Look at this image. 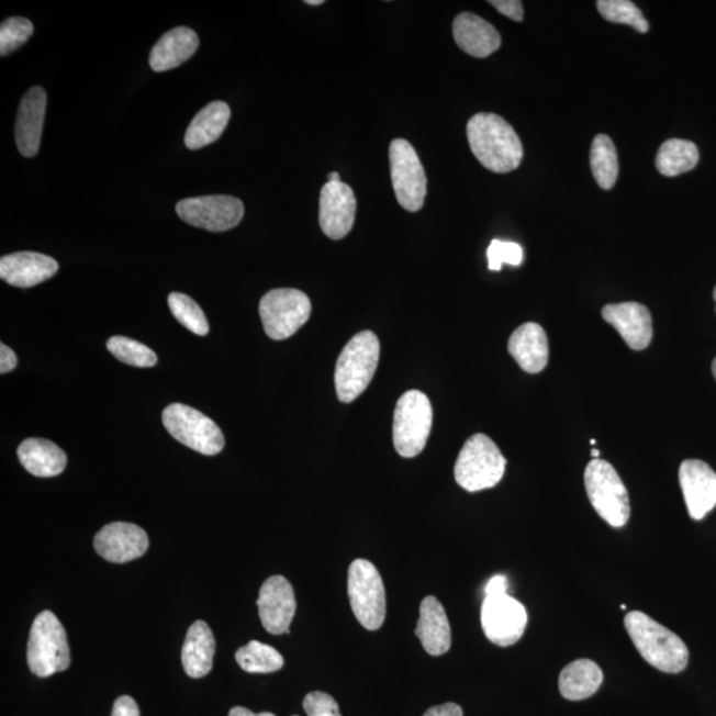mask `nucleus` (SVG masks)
Returning a JSON list of instances; mask_svg holds the SVG:
<instances>
[{
	"mask_svg": "<svg viewBox=\"0 0 716 716\" xmlns=\"http://www.w3.org/2000/svg\"><path fill=\"white\" fill-rule=\"evenodd\" d=\"M472 155L485 169L510 172L519 168L523 145L513 126L494 113H478L468 124Z\"/></svg>",
	"mask_w": 716,
	"mask_h": 716,
	"instance_id": "obj_1",
	"label": "nucleus"
},
{
	"mask_svg": "<svg viewBox=\"0 0 716 716\" xmlns=\"http://www.w3.org/2000/svg\"><path fill=\"white\" fill-rule=\"evenodd\" d=\"M624 624L638 653L651 667L668 674H678L686 669L689 649L675 633L642 612H629Z\"/></svg>",
	"mask_w": 716,
	"mask_h": 716,
	"instance_id": "obj_2",
	"label": "nucleus"
},
{
	"mask_svg": "<svg viewBox=\"0 0 716 716\" xmlns=\"http://www.w3.org/2000/svg\"><path fill=\"white\" fill-rule=\"evenodd\" d=\"M380 361V342L370 331L350 338L338 357L335 370L337 398L345 404L357 400L372 381Z\"/></svg>",
	"mask_w": 716,
	"mask_h": 716,
	"instance_id": "obj_3",
	"label": "nucleus"
},
{
	"mask_svg": "<svg viewBox=\"0 0 716 716\" xmlns=\"http://www.w3.org/2000/svg\"><path fill=\"white\" fill-rule=\"evenodd\" d=\"M506 465L507 460L494 440L484 434H476L460 450L454 477L466 491L488 490L502 481Z\"/></svg>",
	"mask_w": 716,
	"mask_h": 716,
	"instance_id": "obj_4",
	"label": "nucleus"
},
{
	"mask_svg": "<svg viewBox=\"0 0 716 716\" xmlns=\"http://www.w3.org/2000/svg\"><path fill=\"white\" fill-rule=\"evenodd\" d=\"M588 497L596 513L609 526L625 527L630 517V501L623 479L609 462L593 459L584 474Z\"/></svg>",
	"mask_w": 716,
	"mask_h": 716,
	"instance_id": "obj_5",
	"label": "nucleus"
},
{
	"mask_svg": "<svg viewBox=\"0 0 716 716\" xmlns=\"http://www.w3.org/2000/svg\"><path fill=\"white\" fill-rule=\"evenodd\" d=\"M27 661L32 673L41 678L69 668L67 633L53 612L44 611L34 619L30 631Z\"/></svg>",
	"mask_w": 716,
	"mask_h": 716,
	"instance_id": "obj_6",
	"label": "nucleus"
},
{
	"mask_svg": "<svg viewBox=\"0 0 716 716\" xmlns=\"http://www.w3.org/2000/svg\"><path fill=\"white\" fill-rule=\"evenodd\" d=\"M348 596L357 622L368 630L380 629L387 616V594L379 569L372 562L363 559L351 562Z\"/></svg>",
	"mask_w": 716,
	"mask_h": 716,
	"instance_id": "obj_7",
	"label": "nucleus"
},
{
	"mask_svg": "<svg viewBox=\"0 0 716 716\" xmlns=\"http://www.w3.org/2000/svg\"><path fill=\"white\" fill-rule=\"evenodd\" d=\"M433 426L430 400L419 390L406 392L398 402L393 421L395 450L404 458H414L424 451Z\"/></svg>",
	"mask_w": 716,
	"mask_h": 716,
	"instance_id": "obj_8",
	"label": "nucleus"
},
{
	"mask_svg": "<svg viewBox=\"0 0 716 716\" xmlns=\"http://www.w3.org/2000/svg\"><path fill=\"white\" fill-rule=\"evenodd\" d=\"M163 424L170 436L203 456H216L225 447L219 425L195 409L171 404L163 413Z\"/></svg>",
	"mask_w": 716,
	"mask_h": 716,
	"instance_id": "obj_9",
	"label": "nucleus"
},
{
	"mask_svg": "<svg viewBox=\"0 0 716 716\" xmlns=\"http://www.w3.org/2000/svg\"><path fill=\"white\" fill-rule=\"evenodd\" d=\"M312 304L304 292L279 289L267 292L260 300L259 313L268 337L286 340L309 322Z\"/></svg>",
	"mask_w": 716,
	"mask_h": 716,
	"instance_id": "obj_10",
	"label": "nucleus"
},
{
	"mask_svg": "<svg viewBox=\"0 0 716 716\" xmlns=\"http://www.w3.org/2000/svg\"><path fill=\"white\" fill-rule=\"evenodd\" d=\"M390 176L402 208L415 213L424 206L427 178L417 152L406 139L392 141L389 148Z\"/></svg>",
	"mask_w": 716,
	"mask_h": 716,
	"instance_id": "obj_11",
	"label": "nucleus"
},
{
	"mask_svg": "<svg viewBox=\"0 0 716 716\" xmlns=\"http://www.w3.org/2000/svg\"><path fill=\"white\" fill-rule=\"evenodd\" d=\"M179 219L189 225L208 232H228L239 225L245 206L232 195H206L188 198L177 203Z\"/></svg>",
	"mask_w": 716,
	"mask_h": 716,
	"instance_id": "obj_12",
	"label": "nucleus"
},
{
	"mask_svg": "<svg viewBox=\"0 0 716 716\" xmlns=\"http://www.w3.org/2000/svg\"><path fill=\"white\" fill-rule=\"evenodd\" d=\"M481 619L485 637L502 648L519 641L528 624L526 607L507 593L485 597Z\"/></svg>",
	"mask_w": 716,
	"mask_h": 716,
	"instance_id": "obj_13",
	"label": "nucleus"
},
{
	"mask_svg": "<svg viewBox=\"0 0 716 716\" xmlns=\"http://www.w3.org/2000/svg\"><path fill=\"white\" fill-rule=\"evenodd\" d=\"M355 191L344 182H327L320 193L318 221L328 238L340 240L355 225Z\"/></svg>",
	"mask_w": 716,
	"mask_h": 716,
	"instance_id": "obj_14",
	"label": "nucleus"
},
{
	"mask_svg": "<svg viewBox=\"0 0 716 716\" xmlns=\"http://www.w3.org/2000/svg\"><path fill=\"white\" fill-rule=\"evenodd\" d=\"M259 617L265 629L271 635H289L297 612L295 592L289 580L272 577L265 581L257 601Z\"/></svg>",
	"mask_w": 716,
	"mask_h": 716,
	"instance_id": "obj_15",
	"label": "nucleus"
},
{
	"mask_svg": "<svg viewBox=\"0 0 716 716\" xmlns=\"http://www.w3.org/2000/svg\"><path fill=\"white\" fill-rule=\"evenodd\" d=\"M93 546L102 559L124 564L144 556L148 551L149 539L136 524L116 522L99 530Z\"/></svg>",
	"mask_w": 716,
	"mask_h": 716,
	"instance_id": "obj_16",
	"label": "nucleus"
},
{
	"mask_svg": "<svg viewBox=\"0 0 716 716\" xmlns=\"http://www.w3.org/2000/svg\"><path fill=\"white\" fill-rule=\"evenodd\" d=\"M680 483L689 515L702 521L716 506V474L706 462L687 459L680 468Z\"/></svg>",
	"mask_w": 716,
	"mask_h": 716,
	"instance_id": "obj_17",
	"label": "nucleus"
},
{
	"mask_svg": "<svg viewBox=\"0 0 716 716\" xmlns=\"http://www.w3.org/2000/svg\"><path fill=\"white\" fill-rule=\"evenodd\" d=\"M628 347L633 350L647 349L653 338V318L648 306L636 302L607 304L601 311Z\"/></svg>",
	"mask_w": 716,
	"mask_h": 716,
	"instance_id": "obj_18",
	"label": "nucleus"
},
{
	"mask_svg": "<svg viewBox=\"0 0 716 716\" xmlns=\"http://www.w3.org/2000/svg\"><path fill=\"white\" fill-rule=\"evenodd\" d=\"M47 93L41 87L31 88L19 105L15 139L23 157H35L41 148Z\"/></svg>",
	"mask_w": 716,
	"mask_h": 716,
	"instance_id": "obj_19",
	"label": "nucleus"
},
{
	"mask_svg": "<svg viewBox=\"0 0 716 716\" xmlns=\"http://www.w3.org/2000/svg\"><path fill=\"white\" fill-rule=\"evenodd\" d=\"M59 271V264L40 253H15L0 259V278L18 289L42 284Z\"/></svg>",
	"mask_w": 716,
	"mask_h": 716,
	"instance_id": "obj_20",
	"label": "nucleus"
},
{
	"mask_svg": "<svg viewBox=\"0 0 716 716\" xmlns=\"http://www.w3.org/2000/svg\"><path fill=\"white\" fill-rule=\"evenodd\" d=\"M452 34L458 47L478 59L496 53L502 44V37L494 25L471 12H463L456 18Z\"/></svg>",
	"mask_w": 716,
	"mask_h": 716,
	"instance_id": "obj_21",
	"label": "nucleus"
},
{
	"mask_svg": "<svg viewBox=\"0 0 716 716\" xmlns=\"http://www.w3.org/2000/svg\"><path fill=\"white\" fill-rule=\"evenodd\" d=\"M415 636L428 655L444 656L451 648V629L445 607L434 596H427L419 606V618Z\"/></svg>",
	"mask_w": 716,
	"mask_h": 716,
	"instance_id": "obj_22",
	"label": "nucleus"
},
{
	"mask_svg": "<svg viewBox=\"0 0 716 716\" xmlns=\"http://www.w3.org/2000/svg\"><path fill=\"white\" fill-rule=\"evenodd\" d=\"M508 351L524 372L540 373L547 367L549 358L546 331L536 323L521 325L510 337Z\"/></svg>",
	"mask_w": 716,
	"mask_h": 716,
	"instance_id": "obj_23",
	"label": "nucleus"
},
{
	"mask_svg": "<svg viewBox=\"0 0 716 716\" xmlns=\"http://www.w3.org/2000/svg\"><path fill=\"white\" fill-rule=\"evenodd\" d=\"M200 47L195 31L189 27H177L165 34L152 48L149 63L156 72L175 69L188 61Z\"/></svg>",
	"mask_w": 716,
	"mask_h": 716,
	"instance_id": "obj_24",
	"label": "nucleus"
},
{
	"mask_svg": "<svg viewBox=\"0 0 716 716\" xmlns=\"http://www.w3.org/2000/svg\"><path fill=\"white\" fill-rule=\"evenodd\" d=\"M18 458L30 474L40 478L60 476L67 466V456L48 439L30 438L18 449Z\"/></svg>",
	"mask_w": 716,
	"mask_h": 716,
	"instance_id": "obj_25",
	"label": "nucleus"
},
{
	"mask_svg": "<svg viewBox=\"0 0 716 716\" xmlns=\"http://www.w3.org/2000/svg\"><path fill=\"white\" fill-rule=\"evenodd\" d=\"M215 638L210 626L197 622L190 626L182 648V664L190 678H202L213 669Z\"/></svg>",
	"mask_w": 716,
	"mask_h": 716,
	"instance_id": "obj_26",
	"label": "nucleus"
},
{
	"mask_svg": "<svg viewBox=\"0 0 716 716\" xmlns=\"http://www.w3.org/2000/svg\"><path fill=\"white\" fill-rule=\"evenodd\" d=\"M230 119H232V110L226 102H210L191 121L184 134V144L189 149L197 150L215 143L225 132Z\"/></svg>",
	"mask_w": 716,
	"mask_h": 716,
	"instance_id": "obj_27",
	"label": "nucleus"
},
{
	"mask_svg": "<svg viewBox=\"0 0 716 716\" xmlns=\"http://www.w3.org/2000/svg\"><path fill=\"white\" fill-rule=\"evenodd\" d=\"M604 673L592 660L573 661L562 669L559 678L560 694L568 701H584L603 685Z\"/></svg>",
	"mask_w": 716,
	"mask_h": 716,
	"instance_id": "obj_28",
	"label": "nucleus"
},
{
	"mask_svg": "<svg viewBox=\"0 0 716 716\" xmlns=\"http://www.w3.org/2000/svg\"><path fill=\"white\" fill-rule=\"evenodd\" d=\"M700 161V150L692 141L668 139L657 153L656 166L662 176L676 177L693 170Z\"/></svg>",
	"mask_w": 716,
	"mask_h": 716,
	"instance_id": "obj_29",
	"label": "nucleus"
},
{
	"mask_svg": "<svg viewBox=\"0 0 716 716\" xmlns=\"http://www.w3.org/2000/svg\"><path fill=\"white\" fill-rule=\"evenodd\" d=\"M591 169L598 187L611 190L618 177V158L615 144L606 134H598L591 146Z\"/></svg>",
	"mask_w": 716,
	"mask_h": 716,
	"instance_id": "obj_30",
	"label": "nucleus"
},
{
	"mask_svg": "<svg viewBox=\"0 0 716 716\" xmlns=\"http://www.w3.org/2000/svg\"><path fill=\"white\" fill-rule=\"evenodd\" d=\"M239 667L251 674H267L284 667V658L270 645L251 641L236 651Z\"/></svg>",
	"mask_w": 716,
	"mask_h": 716,
	"instance_id": "obj_31",
	"label": "nucleus"
},
{
	"mask_svg": "<svg viewBox=\"0 0 716 716\" xmlns=\"http://www.w3.org/2000/svg\"><path fill=\"white\" fill-rule=\"evenodd\" d=\"M169 309L179 323L198 336H206L210 327L200 305L184 293L172 292L168 298Z\"/></svg>",
	"mask_w": 716,
	"mask_h": 716,
	"instance_id": "obj_32",
	"label": "nucleus"
},
{
	"mask_svg": "<svg viewBox=\"0 0 716 716\" xmlns=\"http://www.w3.org/2000/svg\"><path fill=\"white\" fill-rule=\"evenodd\" d=\"M107 348L118 360L127 363V366L152 368L157 363L155 351L130 337H111L107 343Z\"/></svg>",
	"mask_w": 716,
	"mask_h": 716,
	"instance_id": "obj_33",
	"label": "nucleus"
},
{
	"mask_svg": "<svg viewBox=\"0 0 716 716\" xmlns=\"http://www.w3.org/2000/svg\"><path fill=\"white\" fill-rule=\"evenodd\" d=\"M597 10L607 22L628 24L641 34L649 31L642 11L630 0H598Z\"/></svg>",
	"mask_w": 716,
	"mask_h": 716,
	"instance_id": "obj_34",
	"label": "nucleus"
},
{
	"mask_svg": "<svg viewBox=\"0 0 716 716\" xmlns=\"http://www.w3.org/2000/svg\"><path fill=\"white\" fill-rule=\"evenodd\" d=\"M34 34V25L29 19L14 16L5 19L0 25V55L8 56L15 53Z\"/></svg>",
	"mask_w": 716,
	"mask_h": 716,
	"instance_id": "obj_35",
	"label": "nucleus"
},
{
	"mask_svg": "<svg viewBox=\"0 0 716 716\" xmlns=\"http://www.w3.org/2000/svg\"><path fill=\"white\" fill-rule=\"evenodd\" d=\"M489 268L491 271H501L502 266H521L523 261V248L514 242L494 239L488 249Z\"/></svg>",
	"mask_w": 716,
	"mask_h": 716,
	"instance_id": "obj_36",
	"label": "nucleus"
},
{
	"mask_svg": "<svg viewBox=\"0 0 716 716\" xmlns=\"http://www.w3.org/2000/svg\"><path fill=\"white\" fill-rule=\"evenodd\" d=\"M303 707L309 716H343L337 702L323 692H312L306 695Z\"/></svg>",
	"mask_w": 716,
	"mask_h": 716,
	"instance_id": "obj_37",
	"label": "nucleus"
},
{
	"mask_svg": "<svg viewBox=\"0 0 716 716\" xmlns=\"http://www.w3.org/2000/svg\"><path fill=\"white\" fill-rule=\"evenodd\" d=\"M489 3L494 5L501 14L513 19L515 22H522L524 19V9L521 0H491Z\"/></svg>",
	"mask_w": 716,
	"mask_h": 716,
	"instance_id": "obj_38",
	"label": "nucleus"
},
{
	"mask_svg": "<svg viewBox=\"0 0 716 716\" xmlns=\"http://www.w3.org/2000/svg\"><path fill=\"white\" fill-rule=\"evenodd\" d=\"M112 716H141L136 701L127 695L120 696V698L114 702Z\"/></svg>",
	"mask_w": 716,
	"mask_h": 716,
	"instance_id": "obj_39",
	"label": "nucleus"
},
{
	"mask_svg": "<svg viewBox=\"0 0 716 716\" xmlns=\"http://www.w3.org/2000/svg\"><path fill=\"white\" fill-rule=\"evenodd\" d=\"M18 366V357L15 351L10 349L8 345L0 344V373H10Z\"/></svg>",
	"mask_w": 716,
	"mask_h": 716,
	"instance_id": "obj_40",
	"label": "nucleus"
},
{
	"mask_svg": "<svg viewBox=\"0 0 716 716\" xmlns=\"http://www.w3.org/2000/svg\"><path fill=\"white\" fill-rule=\"evenodd\" d=\"M424 716H463V709L457 703L449 702L428 708Z\"/></svg>",
	"mask_w": 716,
	"mask_h": 716,
	"instance_id": "obj_41",
	"label": "nucleus"
},
{
	"mask_svg": "<svg viewBox=\"0 0 716 716\" xmlns=\"http://www.w3.org/2000/svg\"><path fill=\"white\" fill-rule=\"evenodd\" d=\"M507 590H508L507 578L502 577V574H497V577L492 578L489 581L488 586H485L484 593H485V597L499 596V594H506Z\"/></svg>",
	"mask_w": 716,
	"mask_h": 716,
	"instance_id": "obj_42",
	"label": "nucleus"
},
{
	"mask_svg": "<svg viewBox=\"0 0 716 716\" xmlns=\"http://www.w3.org/2000/svg\"><path fill=\"white\" fill-rule=\"evenodd\" d=\"M228 716H275V715L271 713L254 714L253 712H249V709L245 707H234L232 708V712H230Z\"/></svg>",
	"mask_w": 716,
	"mask_h": 716,
	"instance_id": "obj_43",
	"label": "nucleus"
},
{
	"mask_svg": "<svg viewBox=\"0 0 716 716\" xmlns=\"http://www.w3.org/2000/svg\"><path fill=\"white\" fill-rule=\"evenodd\" d=\"M328 182H342L340 175H338V172L336 171L331 172V175L328 176Z\"/></svg>",
	"mask_w": 716,
	"mask_h": 716,
	"instance_id": "obj_44",
	"label": "nucleus"
},
{
	"mask_svg": "<svg viewBox=\"0 0 716 716\" xmlns=\"http://www.w3.org/2000/svg\"><path fill=\"white\" fill-rule=\"evenodd\" d=\"M305 4L320 5V4H324V0H305Z\"/></svg>",
	"mask_w": 716,
	"mask_h": 716,
	"instance_id": "obj_45",
	"label": "nucleus"
},
{
	"mask_svg": "<svg viewBox=\"0 0 716 716\" xmlns=\"http://www.w3.org/2000/svg\"><path fill=\"white\" fill-rule=\"evenodd\" d=\"M600 451L598 450H592V457L593 459H598Z\"/></svg>",
	"mask_w": 716,
	"mask_h": 716,
	"instance_id": "obj_46",
	"label": "nucleus"
},
{
	"mask_svg": "<svg viewBox=\"0 0 716 716\" xmlns=\"http://www.w3.org/2000/svg\"><path fill=\"white\" fill-rule=\"evenodd\" d=\"M713 374H714L715 380H716V357H715V360L713 362Z\"/></svg>",
	"mask_w": 716,
	"mask_h": 716,
	"instance_id": "obj_47",
	"label": "nucleus"
},
{
	"mask_svg": "<svg viewBox=\"0 0 716 716\" xmlns=\"http://www.w3.org/2000/svg\"><path fill=\"white\" fill-rule=\"evenodd\" d=\"M713 297H714V300H715V303H716V286H715V289H714V295Z\"/></svg>",
	"mask_w": 716,
	"mask_h": 716,
	"instance_id": "obj_48",
	"label": "nucleus"
},
{
	"mask_svg": "<svg viewBox=\"0 0 716 716\" xmlns=\"http://www.w3.org/2000/svg\"><path fill=\"white\" fill-rule=\"evenodd\" d=\"M591 445H592V446L596 445V440L592 439V440H591Z\"/></svg>",
	"mask_w": 716,
	"mask_h": 716,
	"instance_id": "obj_49",
	"label": "nucleus"
}]
</instances>
